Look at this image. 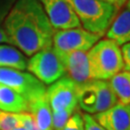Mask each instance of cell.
<instances>
[{
    "instance_id": "1",
    "label": "cell",
    "mask_w": 130,
    "mask_h": 130,
    "mask_svg": "<svg viewBox=\"0 0 130 130\" xmlns=\"http://www.w3.org/2000/svg\"><path fill=\"white\" fill-rule=\"evenodd\" d=\"M12 44L26 56L52 45L54 28L40 0H17L4 19Z\"/></svg>"
},
{
    "instance_id": "2",
    "label": "cell",
    "mask_w": 130,
    "mask_h": 130,
    "mask_svg": "<svg viewBox=\"0 0 130 130\" xmlns=\"http://www.w3.org/2000/svg\"><path fill=\"white\" fill-rule=\"evenodd\" d=\"M77 15L81 26L89 32L103 36L119 9L103 0H67Z\"/></svg>"
},
{
    "instance_id": "3",
    "label": "cell",
    "mask_w": 130,
    "mask_h": 130,
    "mask_svg": "<svg viewBox=\"0 0 130 130\" xmlns=\"http://www.w3.org/2000/svg\"><path fill=\"white\" fill-rule=\"evenodd\" d=\"M87 56L92 80H109L123 70L121 47L110 39H100Z\"/></svg>"
},
{
    "instance_id": "4",
    "label": "cell",
    "mask_w": 130,
    "mask_h": 130,
    "mask_svg": "<svg viewBox=\"0 0 130 130\" xmlns=\"http://www.w3.org/2000/svg\"><path fill=\"white\" fill-rule=\"evenodd\" d=\"M77 100L79 107L90 115L101 113L118 102L107 80H90L78 85Z\"/></svg>"
},
{
    "instance_id": "5",
    "label": "cell",
    "mask_w": 130,
    "mask_h": 130,
    "mask_svg": "<svg viewBox=\"0 0 130 130\" xmlns=\"http://www.w3.org/2000/svg\"><path fill=\"white\" fill-rule=\"evenodd\" d=\"M26 70L44 85H50L66 75L65 68L52 45L31 56Z\"/></svg>"
},
{
    "instance_id": "6",
    "label": "cell",
    "mask_w": 130,
    "mask_h": 130,
    "mask_svg": "<svg viewBox=\"0 0 130 130\" xmlns=\"http://www.w3.org/2000/svg\"><path fill=\"white\" fill-rule=\"evenodd\" d=\"M101 38L102 36L89 32L81 27L55 30L52 46L59 52H88Z\"/></svg>"
},
{
    "instance_id": "7",
    "label": "cell",
    "mask_w": 130,
    "mask_h": 130,
    "mask_svg": "<svg viewBox=\"0 0 130 130\" xmlns=\"http://www.w3.org/2000/svg\"><path fill=\"white\" fill-rule=\"evenodd\" d=\"M0 84L15 90L27 102L46 93L45 85L34 75L10 68H0Z\"/></svg>"
},
{
    "instance_id": "8",
    "label": "cell",
    "mask_w": 130,
    "mask_h": 130,
    "mask_svg": "<svg viewBox=\"0 0 130 130\" xmlns=\"http://www.w3.org/2000/svg\"><path fill=\"white\" fill-rule=\"evenodd\" d=\"M77 87L69 76H63L46 89L48 101L52 112H60L68 109L75 110L78 105Z\"/></svg>"
},
{
    "instance_id": "9",
    "label": "cell",
    "mask_w": 130,
    "mask_h": 130,
    "mask_svg": "<svg viewBox=\"0 0 130 130\" xmlns=\"http://www.w3.org/2000/svg\"><path fill=\"white\" fill-rule=\"evenodd\" d=\"M54 30L81 27L77 15L67 0H40Z\"/></svg>"
},
{
    "instance_id": "10",
    "label": "cell",
    "mask_w": 130,
    "mask_h": 130,
    "mask_svg": "<svg viewBox=\"0 0 130 130\" xmlns=\"http://www.w3.org/2000/svg\"><path fill=\"white\" fill-rule=\"evenodd\" d=\"M56 52L65 68L66 75L73 82L77 85H81L92 80L87 52Z\"/></svg>"
},
{
    "instance_id": "11",
    "label": "cell",
    "mask_w": 130,
    "mask_h": 130,
    "mask_svg": "<svg viewBox=\"0 0 130 130\" xmlns=\"http://www.w3.org/2000/svg\"><path fill=\"white\" fill-rule=\"evenodd\" d=\"M93 119L105 130H130V104L118 102Z\"/></svg>"
},
{
    "instance_id": "12",
    "label": "cell",
    "mask_w": 130,
    "mask_h": 130,
    "mask_svg": "<svg viewBox=\"0 0 130 130\" xmlns=\"http://www.w3.org/2000/svg\"><path fill=\"white\" fill-rule=\"evenodd\" d=\"M106 38L119 46L130 42V8H125L117 14L107 30Z\"/></svg>"
},
{
    "instance_id": "13",
    "label": "cell",
    "mask_w": 130,
    "mask_h": 130,
    "mask_svg": "<svg viewBox=\"0 0 130 130\" xmlns=\"http://www.w3.org/2000/svg\"><path fill=\"white\" fill-rule=\"evenodd\" d=\"M28 112L41 130H52V111L46 93L28 101Z\"/></svg>"
},
{
    "instance_id": "14",
    "label": "cell",
    "mask_w": 130,
    "mask_h": 130,
    "mask_svg": "<svg viewBox=\"0 0 130 130\" xmlns=\"http://www.w3.org/2000/svg\"><path fill=\"white\" fill-rule=\"evenodd\" d=\"M0 111L14 114L28 112L27 100L15 90L0 84Z\"/></svg>"
},
{
    "instance_id": "15",
    "label": "cell",
    "mask_w": 130,
    "mask_h": 130,
    "mask_svg": "<svg viewBox=\"0 0 130 130\" xmlns=\"http://www.w3.org/2000/svg\"><path fill=\"white\" fill-rule=\"evenodd\" d=\"M27 61L18 48L10 44H0V68L24 70L27 69Z\"/></svg>"
},
{
    "instance_id": "16",
    "label": "cell",
    "mask_w": 130,
    "mask_h": 130,
    "mask_svg": "<svg viewBox=\"0 0 130 130\" xmlns=\"http://www.w3.org/2000/svg\"><path fill=\"white\" fill-rule=\"evenodd\" d=\"M109 83L118 101L130 104V71L122 70L119 72L110 79Z\"/></svg>"
},
{
    "instance_id": "17",
    "label": "cell",
    "mask_w": 130,
    "mask_h": 130,
    "mask_svg": "<svg viewBox=\"0 0 130 130\" xmlns=\"http://www.w3.org/2000/svg\"><path fill=\"white\" fill-rule=\"evenodd\" d=\"M19 124V114L0 111V130H13Z\"/></svg>"
},
{
    "instance_id": "18",
    "label": "cell",
    "mask_w": 130,
    "mask_h": 130,
    "mask_svg": "<svg viewBox=\"0 0 130 130\" xmlns=\"http://www.w3.org/2000/svg\"><path fill=\"white\" fill-rule=\"evenodd\" d=\"M75 110L68 109L60 112H52V130H63L67 121Z\"/></svg>"
},
{
    "instance_id": "19",
    "label": "cell",
    "mask_w": 130,
    "mask_h": 130,
    "mask_svg": "<svg viewBox=\"0 0 130 130\" xmlns=\"http://www.w3.org/2000/svg\"><path fill=\"white\" fill-rule=\"evenodd\" d=\"M63 130H85L83 114L75 110L69 119V121H67Z\"/></svg>"
},
{
    "instance_id": "20",
    "label": "cell",
    "mask_w": 130,
    "mask_h": 130,
    "mask_svg": "<svg viewBox=\"0 0 130 130\" xmlns=\"http://www.w3.org/2000/svg\"><path fill=\"white\" fill-rule=\"evenodd\" d=\"M83 120L85 130H105L102 126L98 124L93 119V117L90 114H87V113L83 114Z\"/></svg>"
},
{
    "instance_id": "21",
    "label": "cell",
    "mask_w": 130,
    "mask_h": 130,
    "mask_svg": "<svg viewBox=\"0 0 130 130\" xmlns=\"http://www.w3.org/2000/svg\"><path fill=\"white\" fill-rule=\"evenodd\" d=\"M15 2L17 0H0V22L4 20Z\"/></svg>"
},
{
    "instance_id": "22",
    "label": "cell",
    "mask_w": 130,
    "mask_h": 130,
    "mask_svg": "<svg viewBox=\"0 0 130 130\" xmlns=\"http://www.w3.org/2000/svg\"><path fill=\"white\" fill-rule=\"evenodd\" d=\"M121 50L123 60V70L130 71V42L121 45Z\"/></svg>"
},
{
    "instance_id": "23",
    "label": "cell",
    "mask_w": 130,
    "mask_h": 130,
    "mask_svg": "<svg viewBox=\"0 0 130 130\" xmlns=\"http://www.w3.org/2000/svg\"><path fill=\"white\" fill-rule=\"evenodd\" d=\"M2 43L13 45V44H12V42H11V40H10V38L8 37L7 33H6V31H5L4 27H0V44H2Z\"/></svg>"
},
{
    "instance_id": "24",
    "label": "cell",
    "mask_w": 130,
    "mask_h": 130,
    "mask_svg": "<svg viewBox=\"0 0 130 130\" xmlns=\"http://www.w3.org/2000/svg\"><path fill=\"white\" fill-rule=\"evenodd\" d=\"M103 1H106V2L111 3V4H113L114 6H116L117 8L120 10V9H121L122 7L125 6L127 0H103Z\"/></svg>"
},
{
    "instance_id": "25",
    "label": "cell",
    "mask_w": 130,
    "mask_h": 130,
    "mask_svg": "<svg viewBox=\"0 0 130 130\" xmlns=\"http://www.w3.org/2000/svg\"><path fill=\"white\" fill-rule=\"evenodd\" d=\"M13 130H27L25 127H23L22 125H18L17 127H14Z\"/></svg>"
},
{
    "instance_id": "26",
    "label": "cell",
    "mask_w": 130,
    "mask_h": 130,
    "mask_svg": "<svg viewBox=\"0 0 130 130\" xmlns=\"http://www.w3.org/2000/svg\"><path fill=\"white\" fill-rule=\"evenodd\" d=\"M125 6H126V8H130V0H127V1H126Z\"/></svg>"
}]
</instances>
